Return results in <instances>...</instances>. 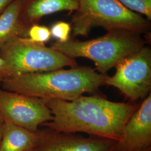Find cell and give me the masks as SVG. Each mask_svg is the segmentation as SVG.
Here are the masks:
<instances>
[{"label":"cell","mask_w":151,"mask_h":151,"mask_svg":"<svg viewBox=\"0 0 151 151\" xmlns=\"http://www.w3.org/2000/svg\"><path fill=\"white\" fill-rule=\"evenodd\" d=\"M40 139L37 151H113L116 141L95 136L39 129Z\"/></svg>","instance_id":"8"},{"label":"cell","mask_w":151,"mask_h":151,"mask_svg":"<svg viewBox=\"0 0 151 151\" xmlns=\"http://www.w3.org/2000/svg\"><path fill=\"white\" fill-rule=\"evenodd\" d=\"M52 37L50 29L48 27L34 24L29 28L27 32V38L34 42L44 44L48 42Z\"/></svg>","instance_id":"14"},{"label":"cell","mask_w":151,"mask_h":151,"mask_svg":"<svg viewBox=\"0 0 151 151\" xmlns=\"http://www.w3.org/2000/svg\"><path fill=\"white\" fill-rule=\"evenodd\" d=\"M13 0H0V15L5 10Z\"/></svg>","instance_id":"17"},{"label":"cell","mask_w":151,"mask_h":151,"mask_svg":"<svg viewBox=\"0 0 151 151\" xmlns=\"http://www.w3.org/2000/svg\"><path fill=\"white\" fill-rule=\"evenodd\" d=\"M0 57L7 65L10 77L77 66L75 59L27 38L11 39L0 48Z\"/></svg>","instance_id":"5"},{"label":"cell","mask_w":151,"mask_h":151,"mask_svg":"<svg viewBox=\"0 0 151 151\" xmlns=\"http://www.w3.org/2000/svg\"><path fill=\"white\" fill-rule=\"evenodd\" d=\"M71 27L65 22H58L55 23L50 29L51 36L59 42L63 43L70 39Z\"/></svg>","instance_id":"15"},{"label":"cell","mask_w":151,"mask_h":151,"mask_svg":"<svg viewBox=\"0 0 151 151\" xmlns=\"http://www.w3.org/2000/svg\"><path fill=\"white\" fill-rule=\"evenodd\" d=\"M78 6L79 0H21L19 20L27 32L44 16L59 11H76Z\"/></svg>","instance_id":"10"},{"label":"cell","mask_w":151,"mask_h":151,"mask_svg":"<svg viewBox=\"0 0 151 151\" xmlns=\"http://www.w3.org/2000/svg\"><path fill=\"white\" fill-rule=\"evenodd\" d=\"M151 151V148H147V149H145V150H138V151Z\"/></svg>","instance_id":"19"},{"label":"cell","mask_w":151,"mask_h":151,"mask_svg":"<svg viewBox=\"0 0 151 151\" xmlns=\"http://www.w3.org/2000/svg\"><path fill=\"white\" fill-rule=\"evenodd\" d=\"M53 119L43 124L59 132L85 133L118 142L124 126L139 104L117 103L100 96H81L72 101H46Z\"/></svg>","instance_id":"1"},{"label":"cell","mask_w":151,"mask_h":151,"mask_svg":"<svg viewBox=\"0 0 151 151\" xmlns=\"http://www.w3.org/2000/svg\"><path fill=\"white\" fill-rule=\"evenodd\" d=\"M128 10L151 19V0H117Z\"/></svg>","instance_id":"13"},{"label":"cell","mask_w":151,"mask_h":151,"mask_svg":"<svg viewBox=\"0 0 151 151\" xmlns=\"http://www.w3.org/2000/svg\"><path fill=\"white\" fill-rule=\"evenodd\" d=\"M4 120L2 118V117L0 116V146L2 140V129H3V126L4 124Z\"/></svg>","instance_id":"18"},{"label":"cell","mask_w":151,"mask_h":151,"mask_svg":"<svg viewBox=\"0 0 151 151\" xmlns=\"http://www.w3.org/2000/svg\"><path fill=\"white\" fill-rule=\"evenodd\" d=\"M143 47L144 41L136 32L124 30L109 31L102 37L85 42L70 39L63 43L57 41L50 46L72 58L82 57L91 60L97 72L103 75Z\"/></svg>","instance_id":"3"},{"label":"cell","mask_w":151,"mask_h":151,"mask_svg":"<svg viewBox=\"0 0 151 151\" xmlns=\"http://www.w3.org/2000/svg\"><path fill=\"white\" fill-rule=\"evenodd\" d=\"M40 139L39 129L32 132L5 122L0 151H37Z\"/></svg>","instance_id":"11"},{"label":"cell","mask_w":151,"mask_h":151,"mask_svg":"<svg viewBox=\"0 0 151 151\" xmlns=\"http://www.w3.org/2000/svg\"><path fill=\"white\" fill-rule=\"evenodd\" d=\"M76 11L72 21L76 35H86L93 27L137 33L148 26L145 19L117 0H79Z\"/></svg>","instance_id":"4"},{"label":"cell","mask_w":151,"mask_h":151,"mask_svg":"<svg viewBox=\"0 0 151 151\" xmlns=\"http://www.w3.org/2000/svg\"><path fill=\"white\" fill-rule=\"evenodd\" d=\"M20 7L21 0H13L0 15V48L14 38H27L19 20Z\"/></svg>","instance_id":"12"},{"label":"cell","mask_w":151,"mask_h":151,"mask_svg":"<svg viewBox=\"0 0 151 151\" xmlns=\"http://www.w3.org/2000/svg\"><path fill=\"white\" fill-rule=\"evenodd\" d=\"M151 147V93L145 98L124 126L113 151H135Z\"/></svg>","instance_id":"9"},{"label":"cell","mask_w":151,"mask_h":151,"mask_svg":"<svg viewBox=\"0 0 151 151\" xmlns=\"http://www.w3.org/2000/svg\"><path fill=\"white\" fill-rule=\"evenodd\" d=\"M45 100L0 89V116L5 122L37 132L53 115Z\"/></svg>","instance_id":"7"},{"label":"cell","mask_w":151,"mask_h":151,"mask_svg":"<svg viewBox=\"0 0 151 151\" xmlns=\"http://www.w3.org/2000/svg\"><path fill=\"white\" fill-rule=\"evenodd\" d=\"M115 68V74L107 77L106 85L115 87L133 103L151 93V50L148 47L125 57Z\"/></svg>","instance_id":"6"},{"label":"cell","mask_w":151,"mask_h":151,"mask_svg":"<svg viewBox=\"0 0 151 151\" xmlns=\"http://www.w3.org/2000/svg\"><path fill=\"white\" fill-rule=\"evenodd\" d=\"M108 76L90 67H76L12 76L4 81V90L48 101H72L105 86Z\"/></svg>","instance_id":"2"},{"label":"cell","mask_w":151,"mask_h":151,"mask_svg":"<svg viewBox=\"0 0 151 151\" xmlns=\"http://www.w3.org/2000/svg\"><path fill=\"white\" fill-rule=\"evenodd\" d=\"M11 76L9 67L5 62L0 57V85L2 82Z\"/></svg>","instance_id":"16"}]
</instances>
